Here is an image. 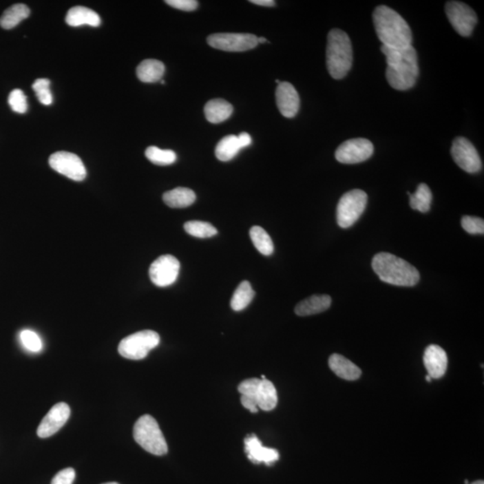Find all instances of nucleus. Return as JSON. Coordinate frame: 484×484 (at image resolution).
I'll list each match as a JSON object with an SVG mask.
<instances>
[{"label":"nucleus","instance_id":"nucleus-8","mask_svg":"<svg viewBox=\"0 0 484 484\" xmlns=\"http://www.w3.org/2000/svg\"><path fill=\"white\" fill-rule=\"evenodd\" d=\"M448 20L457 34L470 36L477 23V16L468 5L459 1H450L445 7Z\"/></svg>","mask_w":484,"mask_h":484},{"label":"nucleus","instance_id":"nucleus-25","mask_svg":"<svg viewBox=\"0 0 484 484\" xmlns=\"http://www.w3.org/2000/svg\"><path fill=\"white\" fill-rule=\"evenodd\" d=\"M261 379L253 378L245 379L238 387V390L242 394L240 402L249 412L256 414L258 412L257 403V392Z\"/></svg>","mask_w":484,"mask_h":484},{"label":"nucleus","instance_id":"nucleus-45","mask_svg":"<svg viewBox=\"0 0 484 484\" xmlns=\"http://www.w3.org/2000/svg\"><path fill=\"white\" fill-rule=\"evenodd\" d=\"M103 484H118L117 483H103Z\"/></svg>","mask_w":484,"mask_h":484},{"label":"nucleus","instance_id":"nucleus-32","mask_svg":"<svg viewBox=\"0 0 484 484\" xmlns=\"http://www.w3.org/2000/svg\"><path fill=\"white\" fill-rule=\"evenodd\" d=\"M184 230L189 235L206 239L216 235L218 231L213 225L209 222L201 221H190L184 224Z\"/></svg>","mask_w":484,"mask_h":484},{"label":"nucleus","instance_id":"nucleus-9","mask_svg":"<svg viewBox=\"0 0 484 484\" xmlns=\"http://www.w3.org/2000/svg\"><path fill=\"white\" fill-rule=\"evenodd\" d=\"M212 48L229 52H246L257 46V37L251 34H213L207 38Z\"/></svg>","mask_w":484,"mask_h":484},{"label":"nucleus","instance_id":"nucleus-21","mask_svg":"<svg viewBox=\"0 0 484 484\" xmlns=\"http://www.w3.org/2000/svg\"><path fill=\"white\" fill-rule=\"evenodd\" d=\"M204 115L210 123L218 124L228 120L233 114V107L225 100L213 99L204 106Z\"/></svg>","mask_w":484,"mask_h":484},{"label":"nucleus","instance_id":"nucleus-31","mask_svg":"<svg viewBox=\"0 0 484 484\" xmlns=\"http://www.w3.org/2000/svg\"><path fill=\"white\" fill-rule=\"evenodd\" d=\"M145 156L154 165H170L176 162L177 154L172 150H162L156 147H149L145 150Z\"/></svg>","mask_w":484,"mask_h":484},{"label":"nucleus","instance_id":"nucleus-40","mask_svg":"<svg viewBox=\"0 0 484 484\" xmlns=\"http://www.w3.org/2000/svg\"><path fill=\"white\" fill-rule=\"evenodd\" d=\"M251 3L262 7H274L275 5L274 0H251Z\"/></svg>","mask_w":484,"mask_h":484},{"label":"nucleus","instance_id":"nucleus-23","mask_svg":"<svg viewBox=\"0 0 484 484\" xmlns=\"http://www.w3.org/2000/svg\"><path fill=\"white\" fill-rule=\"evenodd\" d=\"M278 403L277 391L275 385L269 379H261L257 392V408L263 411H272Z\"/></svg>","mask_w":484,"mask_h":484},{"label":"nucleus","instance_id":"nucleus-28","mask_svg":"<svg viewBox=\"0 0 484 484\" xmlns=\"http://www.w3.org/2000/svg\"><path fill=\"white\" fill-rule=\"evenodd\" d=\"M255 296L254 290L248 281H243L238 286L231 301V307L234 311H242L247 308Z\"/></svg>","mask_w":484,"mask_h":484},{"label":"nucleus","instance_id":"nucleus-3","mask_svg":"<svg viewBox=\"0 0 484 484\" xmlns=\"http://www.w3.org/2000/svg\"><path fill=\"white\" fill-rule=\"evenodd\" d=\"M371 266L384 283L396 286L412 287L420 281V273L403 258L380 252L372 258Z\"/></svg>","mask_w":484,"mask_h":484},{"label":"nucleus","instance_id":"nucleus-14","mask_svg":"<svg viewBox=\"0 0 484 484\" xmlns=\"http://www.w3.org/2000/svg\"><path fill=\"white\" fill-rule=\"evenodd\" d=\"M70 417V408L66 403L53 406L38 427L39 437L45 439L55 434L67 423Z\"/></svg>","mask_w":484,"mask_h":484},{"label":"nucleus","instance_id":"nucleus-6","mask_svg":"<svg viewBox=\"0 0 484 484\" xmlns=\"http://www.w3.org/2000/svg\"><path fill=\"white\" fill-rule=\"evenodd\" d=\"M160 335L153 330H143L125 337L118 346V353L129 360H142L158 346Z\"/></svg>","mask_w":484,"mask_h":484},{"label":"nucleus","instance_id":"nucleus-18","mask_svg":"<svg viewBox=\"0 0 484 484\" xmlns=\"http://www.w3.org/2000/svg\"><path fill=\"white\" fill-rule=\"evenodd\" d=\"M329 368L334 371L335 375L346 380H356L360 378L361 370L353 362L337 353H334L328 360Z\"/></svg>","mask_w":484,"mask_h":484},{"label":"nucleus","instance_id":"nucleus-24","mask_svg":"<svg viewBox=\"0 0 484 484\" xmlns=\"http://www.w3.org/2000/svg\"><path fill=\"white\" fill-rule=\"evenodd\" d=\"M196 194L193 190L187 188H176L165 192L162 200L171 209H184L194 204Z\"/></svg>","mask_w":484,"mask_h":484},{"label":"nucleus","instance_id":"nucleus-17","mask_svg":"<svg viewBox=\"0 0 484 484\" xmlns=\"http://www.w3.org/2000/svg\"><path fill=\"white\" fill-rule=\"evenodd\" d=\"M423 362L428 375L432 379H441L446 373L448 356L444 349L437 344L428 346L423 355Z\"/></svg>","mask_w":484,"mask_h":484},{"label":"nucleus","instance_id":"nucleus-7","mask_svg":"<svg viewBox=\"0 0 484 484\" xmlns=\"http://www.w3.org/2000/svg\"><path fill=\"white\" fill-rule=\"evenodd\" d=\"M368 195L361 189H353L340 198L337 207V221L341 228L353 227L366 209Z\"/></svg>","mask_w":484,"mask_h":484},{"label":"nucleus","instance_id":"nucleus-2","mask_svg":"<svg viewBox=\"0 0 484 484\" xmlns=\"http://www.w3.org/2000/svg\"><path fill=\"white\" fill-rule=\"evenodd\" d=\"M373 23L383 46L403 49L412 45V30L397 11L379 6L373 12Z\"/></svg>","mask_w":484,"mask_h":484},{"label":"nucleus","instance_id":"nucleus-44","mask_svg":"<svg viewBox=\"0 0 484 484\" xmlns=\"http://www.w3.org/2000/svg\"><path fill=\"white\" fill-rule=\"evenodd\" d=\"M275 83H276V84L279 85V84H280L281 81H280V80L277 79V80H275Z\"/></svg>","mask_w":484,"mask_h":484},{"label":"nucleus","instance_id":"nucleus-43","mask_svg":"<svg viewBox=\"0 0 484 484\" xmlns=\"http://www.w3.org/2000/svg\"><path fill=\"white\" fill-rule=\"evenodd\" d=\"M426 380L428 382H430V381H432V378H430V377L429 375H427Z\"/></svg>","mask_w":484,"mask_h":484},{"label":"nucleus","instance_id":"nucleus-30","mask_svg":"<svg viewBox=\"0 0 484 484\" xmlns=\"http://www.w3.org/2000/svg\"><path fill=\"white\" fill-rule=\"evenodd\" d=\"M249 235H251L252 242L255 246V248L260 252L264 256H270L274 252V243L271 237L269 234L266 233V230H264L262 227H253L249 231Z\"/></svg>","mask_w":484,"mask_h":484},{"label":"nucleus","instance_id":"nucleus-12","mask_svg":"<svg viewBox=\"0 0 484 484\" xmlns=\"http://www.w3.org/2000/svg\"><path fill=\"white\" fill-rule=\"evenodd\" d=\"M180 269V261L172 255H162L152 263L149 276L154 284L166 287L176 282Z\"/></svg>","mask_w":484,"mask_h":484},{"label":"nucleus","instance_id":"nucleus-13","mask_svg":"<svg viewBox=\"0 0 484 484\" xmlns=\"http://www.w3.org/2000/svg\"><path fill=\"white\" fill-rule=\"evenodd\" d=\"M50 167L64 176L75 181H82L86 177V169L82 160L75 154L57 152L49 159Z\"/></svg>","mask_w":484,"mask_h":484},{"label":"nucleus","instance_id":"nucleus-34","mask_svg":"<svg viewBox=\"0 0 484 484\" xmlns=\"http://www.w3.org/2000/svg\"><path fill=\"white\" fill-rule=\"evenodd\" d=\"M20 339L25 348L30 352L38 353L43 348V342L40 337L34 331L26 329L21 332Z\"/></svg>","mask_w":484,"mask_h":484},{"label":"nucleus","instance_id":"nucleus-39","mask_svg":"<svg viewBox=\"0 0 484 484\" xmlns=\"http://www.w3.org/2000/svg\"><path fill=\"white\" fill-rule=\"evenodd\" d=\"M238 138H239L240 145H242V148L247 147H249V145H251V143H252L251 136H249L248 133H246V132L240 133V135L238 136Z\"/></svg>","mask_w":484,"mask_h":484},{"label":"nucleus","instance_id":"nucleus-1","mask_svg":"<svg viewBox=\"0 0 484 484\" xmlns=\"http://www.w3.org/2000/svg\"><path fill=\"white\" fill-rule=\"evenodd\" d=\"M381 52L387 61L386 77L391 87L406 91L414 87L419 76L417 52L414 48L391 49L381 46Z\"/></svg>","mask_w":484,"mask_h":484},{"label":"nucleus","instance_id":"nucleus-26","mask_svg":"<svg viewBox=\"0 0 484 484\" xmlns=\"http://www.w3.org/2000/svg\"><path fill=\"white\" fill-rule=\"evenodd\" d=\"M29 8L25 4H16L3 13L0 17V26L3 29L10 30L19 25L23 20L28 19L30 16Z\"/></svg>","mask_w":484,"mask_h":484},{"label":"nucleus","instance_id":"nucleus-16","mask_svg":"<svg viewBox=\"0 0 484 484\" xmlns=\"http://www.w3.org/2000/svg\"><path fill=\"white\" fill-rule=\"evenodd\" d=\"M245 453L247 454L249 460H251L255 465L265 463L267 465H271L279 460L278 451L274 448H269L262 446V443L256 435H249L244 439Z\"/></svg>","mask_w":484,"mask_h":484},{"label":"nucleus","instance_id":"nucleus-37","mask_svg":"<svg viewBox=\"0 0 484 484\" xmlns=\"http://www.w3.org/2000/svg\"><path fill=\"white\" fill-rule=\"evenodd\" d=\"M75 478V470L73 468H66L55 475L52 484H73Z\"/></svg>","mask_w":484,"mask_h":484},{"label":"nucleus","instance_id":"nucleus-33","mask_svg":"<svg viewBox=\"0 0 484 484\" xmlns=\"http://www.w3.org/2000/svg\"><path fill=\"white\" fill-rule=\"evenodd\" d=\"M50 85V81L47 78H39L32 85V89L36 94L39 102L43 103V105H50L53 102Z\"/></svg>","mask_w":484,"mask_h":484},{"label":"nucleus","instance_id":"nucleus-36","mask_svg":"<svg viewBox=\"0 0 484 484\" xmlns=\"http://www.w3.org/2000/svg\"><path fill=\"white\" fill-rule=\"evenodd\" d=\"M461 224L466 233L470 234H483V219L475 216L465 215L462 218Z\"/></svg>","mask_w":484,"mask_h":484},{"label":"nucleus","instance_id":"nucleus-15","mask_svg":"<svg viewBox=\"0 0 484 484\" xmlns=\"http://www.w3.org/2000/svg\"><path fill=\"white\" fill-rule=\"evenodd\" d=\"M275 98L276 105L284 117H295L299 109V96L295 86L288 82H281L276 88Z\"/></svg>","mask_w":484,"mask_h":484},{"label":"nucleus","instance_id":"nucleus-35","mask_svg":"<svg viewBox=\"0 0 484 484\" xmlns=\"http://www.w3.org/2000/svg\"><path fill=\"white\" fill-rule=\"evenodd\" d=\"M8 103L14 112L17 114H25L28 112V105L25 94L20 89H14L12 91L8 97Z\"/></svg>","mask_w":484,"mask_h":484},{"label":"nucleus","instance_id":"nucleus-4","mask_svg":"<svg viewBox=\"0 0 484 484\" xmlns=\"http://www.w3.org/2000/svg\"><path fill=\"white\" fill-rule=\"evenodd\" d=\"M353 65L351 40L346 32L333 29L328 35L326 45V67L333 78L342 79L346 76Z\"/></svg>","mask_w":484,"mask_h":484},{"label":"nucleus","instance_id":"nucleus-38","mask_svg":"<svg viewBox=\"0 0 484 484\" xmlns=\"http://www.w3.org/2000/svg\"><path fill=\"white\" fill-rule=\"evenodd\" d=\"M166 4L177 10L191 12L197 10L198 2L196 0H166Z\"/></svg>","mask_w":484,"mask_h":484},{"label":"nucleus","instance_id":"nucleus-5","mask_svg":"<svg viewBox=\"0 0 484 484\" xmlns=\"http://www.w3.org/2000/svg\"><path fill=\"white\" fill-rule=\"evenodd\" d=\"M134 439L139 446L156 456L166 455L167 442L156 419L149 414L143 415L136 421L133 430Z\"/></svg>","mask_w":484,"mask_h":484},{"label":"nucleus","instance_id":"nucleus-19","mask_svg":"<svg viewBox=\"0 0 484 484\" xmlns=\"http://www.w3.org/2000/svg\"><path fill=\"white\" fill-rule=\"evenodd\" d=\"M331 304L332 299L329 295H313L297 304L295 311L299 317L311 316L328 310Z\"/></svg>","mask_w":484,"mask_h":484},{"label":"nucleus","instance_id":"nucleus-20","mask_svg":"<svg viewBox=\"0 0 484 484\" xmlns=\"http://www.w3.org/2000/svg\"><path fill=\"white\" fill-rule=\"evenodd\" d=\"M66 22L68 25L73 26V28H78V26L85 25L97 28L101 25V19L99 14L90 8L75 7L68 10Z\"/></svg>","mask_w":484,"mask_h":484},{"label":"nucleus","instance_id":"nucleus-41","mask_svg":"<svg viewBox=\"0 0 484 484\" xmlns=\"http://www.w3.org/2000/svg\"><path fill=\"white\" fill-rule=\"evenodd\" d=\"M266 39L264 37H257V43H266Z\"/></svg>","mask_w":484,"mask_h":484},{"label":"nucleus","instance_id":"nucleus-22","mask_svg":"<svg viewBox=\"0 0 484 484\" xmlns=\"http://www.w3.org/2000/svg\"><path fill=\"white\" fill-rule=\"evenodd\" d=\"M165 72V65L157 59H145L136 68V76L143 83L158 82L162 78Z\"/></svg>","mask_w":484,"mask_h":484},{"label":"nucleus","instance_id":"nucleus-42","mask_svg":"<svg viewBox=\"0 0 484 484\" xmlns=\"http://www.w3.org/2000/svg\"><path fill=\"white\" fill-rule=\"evenodd\" d=\"M471 484H484V482H483V481H476V482H474Z\"/></svg>","mask_w":484,"mask_h":484},{"label":"nucleus","instance_id":"nucleus-27","mask_svg":"<svg viewBox=\"0 0 484 484\" xmlns=\"http://www.w3.org/2000/svg\"><path fill=\"white\" fill-rule=\"evenodd\" d=\"M240 149H242V147L238 136H227L221 139L216 145L215 156L219 161L229 162L237 156Z\"/></svg>","mask_w":484,"mask_h":484},{"label":"nucleus","instance_id":"nucleus-11","mask_svg":"<svg viewBox=\"0 0 484 484\" xmlns=\"http://www.w3.org/2000/svg\"><path fill=\"white\" fill-rule=\"evenodd\" d=\"M451 156L456 165L468 173H476L482 169L479 154L467 138L462 136L455 138L451 147Z\"/></svg>","mask_w":484,"mask_h":484},{"label":"nucleus","instance_id":"nucleus-29","mask_svg":"<svg viewBox=\"0 0 484 484\" xmlns=\"http://www.w3.org/2000/svg\"><path fill=\"white\" fill-rule=\"evenodd\" d=\"M408 194L410 197V206L412 209L420 211L421 213L429 212L432 201V190L425 183H421L414 194H410L409 192Z\"/></svg>","mask_w":484,"mask_h":484},{"label":"nucleus","instance_id":"nucleus-10","mask_svg":"<svg viewBox=\"0 0 484 484\" xmlns=\"http://www.w3.org/2000/svg\"><path fill=\"white\" fill-rule=\"evenodd\" d=\"M374 153L372 143L366 138L349 139L335 151V159L344 165H355L367 161Z\"/></svg>","mask_w":484,"mask_h":484}]
</instances>
